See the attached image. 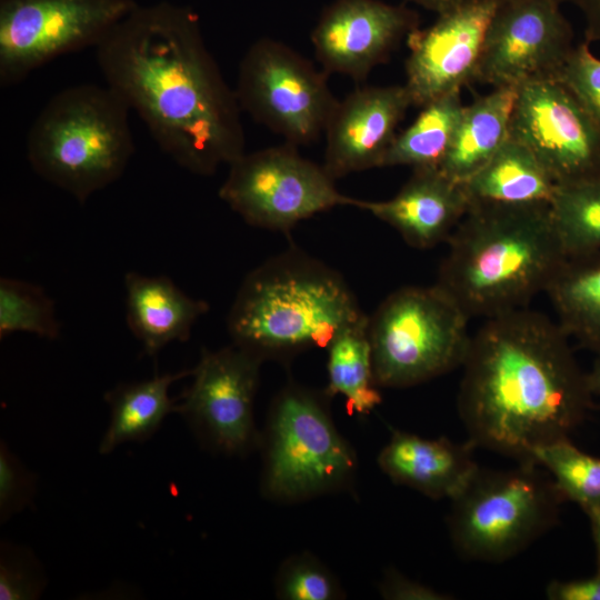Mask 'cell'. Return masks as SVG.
Listing matches in <instances>:
<instances>
[{
	"instance_id": "2e32d148",
	"label": "cell",
	"mask_w": 600,
	"mask_h": 600,
	"mask_svg": "<svg viewBox=\"0 0 600 600\" xmlns=\"http://www.w3.org/2000/svg\"><path fill=\"white\" fill-rule=\"evenodd\" d=\"M419 28L412 9L380 0H336L311 33L322 70L364 80L401 40Z\"/></svg>"
},
{
	"instance_id": "4fadbf2b",
	"label": "cell",
	"mask_w": 600,
	"mask_h": 600,
	"mask_svg": "<svg viewBox=\"0 0 600 600\" xmlns=\"http://www.w3.org/2000/svg\"><path fill=\"white\" fill-rule=\"evenodd\" d=\"M509 137L524 144L557 184L600 179V126L558 79L517 87Z\"/></svg>"
},
{
	"instance_id": "5b68a950",
	"label": "cell",
	"mask_w": 600,
	"mask_h": 600,
	"mask_svg": "<svg viewBox=\"0 0 600 600\" xmlns=\"http://www.w3.org/2000/svg\"><path fill=\"white\" fill-rule=\"evenodd\" d=\"M129 110L108 86L84 83L56 93L30 128V166L84 203L122 176L134 152Z\"/></svg>"
},
{
	"instance_id": "8d00e7d4",
	"label": "cell",
	"mask_w": 600,
	"mask_h": 600,
	"mask_svg": "<svg viewBox=\"0 0 600 600\" xmlns=\"http://www.w3.org/2000/svg\"><path fill=\"white\" fill-rule=\"evenodd\" d=\"M430 11H433L436 12L437 14H440L453 7H456L457 4H459L460 2H462L463 0H410Z\"/></svg>"
},
{
	"instance_id": "ffe728a7",
	"label": "cell",
	"mask_w": 600,
	"mask_h": 600,
	"mask_svg": "<svg viewBox=\"0 0 600 600\" xmlns=\"http://www.w3.org/2000/svg\"><path fill=\"white\" fill-rule=\"evenodd\" d=\"M127 323L148 356H156L172 341H187L196 321L209 304L193 299L166 277L137 272L124 276Z\"/></svg>"
},
{
	"instance_id": "4316f807",
	"label": "cell",
	"mask_w": 600,
	"mask_h": 600,
	"mask_svg": "<svg viewBox=\"0 0 600 600\" xmlns=\"http://www.w3.org/2000/svg\"><path fill=\"white\" fill-rule=\"evenodd\" d=\"M550 210L567 258L600 251V179L557 184Z\"/></svg>"
},
{
	"instance_id": "277c9868",
	"label": "cell",
	"mask_w": 600,
	"mask_h": 600,
	"mask_svg": "<svg viewBox=\"0 0 600 600\" xmlns=\"http://www.w3.org/2000/svg\"><path fill=\"white\" fill-rule=\"evenodd\" d=\"M364 317L338 271L293 247L249 272L227 329L233 344L262 361L287 362L327 348L340 330Z\"/></svg>"
},
{
	"instance_id": "d4e9b609",
	"label": "cell",
	"mask_w": 600,
	"mask_h": 600,
	"mask_svg": "<svg viewBox=\"0 0 600 600\" xmlns=\"http://www.w3.org/2000/svg\"><path fill=\"white\" fill-rule=\"evenodd\" d=\"M369 317L340 330L327 346L328 387L331 398L344 397L350 413L369 414L382 401L376 381Z\"/></svg>"
},
{
	"instance_id": "ba28073f",
	"label": "cell",
	"mask_w": 600,
	"mask_h": 600,
	"mask_svg": "<svg viewBox=\"0 0 600 600\" xmlns=\"http://www.w3.org/2000/svg\"><path fill=\"white\" fill-rule=\"evenodd\" d=\"M469 319L437 284L389 294L369 317L378 386L412 387L462 366L471 341Z\"/></svg>"
},
{
	"instance_id": "8fae6325",
	"label": "cell",
	"mask_w": 600,
	"mask_h": 600,
	"mask_svg": "<svg viewBox=\"0 0 600 600\" xmlns=\"http://www.w3.org/2000/svg\"><path fill=\"white\" fill-rule=\"evenodd\" d=\"M134 0H0V84L13 86L49 61L97 47Z\"/></svg>"
},
{
	"instance_id": "4dcf8cb0",
	"label": "cell",
	"mask_w": 600,
	"mask_h": 600,
	"mask_svg": "<svg viewBox=\"0 0 600 600\" xmlns=\"http://www.w3.org/2000/svg\"><path fill=\"white\" fill-rule=\"evenodd\" d=\"M46 586L43 571L33 554L14 544L1 543L0 599H37Z\"/></svg>"
},
{
	"instance_id": "1f68e13d",
	"label": "cell",
	"mask_w": 600,
	"mask_h": 600,
	"mask_svg": "<svg viewBox=\"0 0 600 600\" xmlns=\"http://www.w3.org/2000/svg\"><path fill=\"white\" fill-rule=\"evenodd\" d=\"M558 80L600 126V59L592 54L588 41L572 48Z\"/></svg>"
},
{
	"instance_id": "8992f818",
	"label": "cell",
	"mask_w": 600,
	"mask_h": 600,
	"mask_svg": "<svg viewBox=\"0 0 600 600\" xmlns=\"http://www.w3.org/2000/svg\"><path fill=\"white\" fill-rule=\"evenodd\" d=\"M329 398L294 382L274 397L259 440L266 498L294 503L352 488L357 454L334 424Z\"/></svg>"
},
{
	"instance_id": "83f0119b",
	"label": "cell",
	"mask_w": 600,
	"mask_h": 600,
	"mask_svg": "<svg viewBox=\"0 0 600 600\" xmlns=\"http://www.w3.org/2000/svg\"><path fill=\"white\" fill-rule=\"evenodd\" d=\"M530 461L549 472L564 501L577 503L587 516L600 511V458L564 438L536 448Z\"/></svg>"
},
{
	"instance_id": "44dd1931",
	"label": "cell",
	"mask_w": 600,
	"mask_h": 600,
	"mask_svg": "<svg viewBox=\"0 0 600 600\" xmlns=\"http://www.w3.org/2000/svg\"><path fill=\"white\" fill-rule=\"evenodd\" d=\"M516 97L517 88L498 87L463 107L439 164L446 176L462 183L489 161L509 136Z\"/></svg>"
},
{
	"instance_id": "f1b7e54d",
	"label": "cell",
	"mask_w": 600,
	"mask_h": 600,
	"mask_svg": "<svg viewBox=\"0 0 600 600\" xmlns=\"http://www.w3.org/2000/svg\"><path fill=\"white\" fill-rule=\"evenodd\" d=\"M53 300L40 287L14 278L0 279V338L29 332L49 340L60 336Z\"/></svg>"
},
{
	"instance_id": "5bb4252c",
	"label": "cell",
	"mask_w": 600,
	"mask_h": 600,
	"mask_svg": "<svg viewBox=\"0 0 600 600\" xmlns=\"http://www.w3.org/2000/svg\"><path fill=\"white\" fill-rule=\"evenodd\" d=\"M572 38L558 0L498 3L474 80L493 88H517L529 81L558 79L574 47Z\"/></svg>"
},
{
	"instance_id": "d590c367",
	"label": "cell",
	"mask_w": 600,
	"mask_h": 600,
	"mask_svg": "<svg viewBox=\"0 0 600 600\" xmlns=\"http://www.w3.org/2000/svg\"><path fill=\"white\" fill-rule=\"evenodd\" d=\"M573 4L584 20L586 41H600V0H558Z\"/></svg>"
},
{
	"instance_id": "e0dca14e",
	"label": "cell",
	"mask_w": 600,
	"mask_h": 600,
	"mask_svg": "<svg viewBox=\"0 0 600 600\" xmlns=\"http://www.w3.org/2000/svg\"><path fill=\"white\" fill-rule=\"evenodd\" d=\"M412 106L403 86L364 87L338 101L327 123L323 168L334 180L381 167Z\"/></svg>"
},
{
	"instance_id": "30bf717a",
	"label": "cell",
	"mask_w": 600,
	"mask_h": 600,
	"mask_svg": "<svg viewBox=\"0 0 600 600\" xmlns=\"http://www.w3.org/2000/svg\"><path fill=\"white\" fill-rule=\"evenodd\" d=\"M234 92L241 110L296 147L324 133L338 103L323 70L270 38L254 41L244 53Z\"/></svg>"
},
{
	"instance_id": "7a4b0ae2",
	"label": "cell",
	"mask_w": 600,
	"mask_h": 600,
	"mask_svg": "<svg viewBox=\"0 0 600 600\" xmlns=\"http://www.w3.org/2000/svg\"><path fill=\"white\" fill-rule=\"evenodd\" d=\"M561 327L526 308L486 319L462 363L458 411L476 447L530 461L569 438L593 408Z\"/></svg>"
},
{
	"instance_id": "f546056e",
	"label": "cell",
	"mask_w": 600,
	"mask_h": 600,
	"mask_svg": "<svg viewBox=\"0 0 600 600\" xmlns=\"http://www.w3.org/2000/svg\"><path fill=\"white\" fill-rule=\"evenodd\" d=\"M276 596L282 600H337L344 592L334 574L316 557L301 553L286 559L276 581Z\"/></svg>"
},
{
	"instance_id": "d6986e66",
	"label": "cell",
	"mask_w": 600,
	"mask_h": 600,
	"mask_svg": "<svg viewBox=\"0 0 600 600\" xmlns=\"http://www.w3.org/2000/svg\"><path fill=\"white\" fill-rule=\"evenodd\" d=\"M468 440L456 443L446 437L426 439L396 430L378 456V464L394 483L412 488L431 499H454L479 470Z\"/></svg>"
},
{
	"instance_id": "9a60e30c",
	"label": "cell",
	"mask_w": 600,
	"mask_h": 600,
	"mask_svg": "<svg viewBox=\"0 0 600 600\" xmlns=\"http://www.w3.org/2000/svg\"><path fill=\"white\" fill-rule=\"evenodd\" d=\"M497 7L496 0H463L409 34L404 87L412 106L423 107L474 80Z\"/></svg>"
},
{
	"instance_id": "9c48e42d",
	"label": "cell",
	"mask_w": 600,
	"mask_h": 600,
	"mask_svg": "<svg viewBox=\"0 0 600 600\" xmlns=\"http://www.w3.org/2000/svg\"><path fill=\"white\" fill-rule=\"evenodd\" d=\"M219 197L247 223L290 232L300 221L338 206H356L323 166L287 143L243 153L229 164Z\"/></svg>"
},
{
	"instance_id": "7402d4cb",
	"label": "cell",
	"mask_w": 600,
	"mask_h": 600,
	"mask_svg": "<svg viewBox=\"0 0 600 600\" xmlns=\"http://www.w3.org/2000/svg\"><path fill=\"white\" fill-rule=\"evenodd\" d=\"M462 184L470 203L493 204H550L557 187L534 154L509 136Z\"/></svg>"
},
{
	"instance_id": "3957f363",
	"label": "cell",
	"mask_w": 600,
	"mask_h": 600,
	"mask_svg": "<svg viewBox=\"0 0 600 600\" xmlns=\"http://www.w3.org/2000/svg\"><path fill=\"white\" fill-rule=\"evenodd\" d=\"M448 243L436 284L469 318L524 308L567 259L549 203H470Z\"/></svg>"
},
{
	"instance_id": "cb8c5ba5",
	"label": "cell",
	"mask_w": 600,
	"mask_h": 600,
	"mask_svg": "<svg viewBox=\"0 0 600 600\" xmlns=\"http://www.w3.org/2000/svg\"><path fill=\"white\" fill-rule=\"evenodd\" d=\"M546 292L564 333L600 352V251L568 257Z\"/></svg>"
},
{
	"instance_id": "52a82bcc",
	"label": "cell",
	"mask_w": 600,
	"mask_h": 600,
	"mask_svg": "<svg viewBox=\"0 0 600 600\" xmlns=\"http://www.w3.org/2000/svg\"><path fill=\"white\" fill-rule=\"evenodd\" d=\"M451 502L448 527L456 550L501 562L552 528L564 499L543 467L523 461L506 470L479 468Z\"/></svg>"
},
{
	"instance_id": "74e56055",
	"label": "cell",
	"mask_w": 600,
	"mask_h": 600,
	"mask_svg": "<svg viewBox=\"0 0 600 600\" xmlns=\"http://www.w3.org/2000/svg\"><path fill=\"white\" fill-rule=\"evenodd\" d=\"M596 549L597 572H600V511L588 514Z\"/></svg>"
},
{
	"instance_id": "e575fe53",
	"label": "cell",
	"mask_w": 600,
	"mask_h": 600,
	"mask_svg": "<svg viewBox=\"0 0 600 600\" xmlns=\"http://www.w3.org/2000/svg\"><path fill=\"white\" fill-rule=\"evenodd\" d=\"M550 600H600V572L569 581H551L546 589Z\"/></svg>"
},
{
	"instance_id": "ac0fdd59",
	"label": "cell",
	"mask_w": 600,
	"mask_h": 600,
	"mask_svg": "<svg viewBox=\"0 0 600 600\" xmlns=\"http://www.w3.org/2000/svg\"><path fill=\"white\" fill-rule=\"evenodd\" d=\"M463 184L439 168L413 169L399 192L381 201L357 199L359 209L392 227L413 248L429 249L448 241L468 211Z\"/></svg>"
},
{
	"instance_id": "ab89813d",
	"label": "cell",
	"mask_w": 600,
	"mask_h": 600,
	"mask_svg": "<svg viewBox=\"0 0 600 600\" xmlns=\"http://www.w3.org/2000/svg\"><path fill=\"white\" fill-rule=\"evenodd\" d=\"M498 3H503V2H508V1H512V0H496Z\"/></svg>"
},
{
	"instance_id": "f35d334b",
	"label": "cell",
	"mask_w": 600,
	"mask_h": 600,
	"mask_svg": "<svg viewBox=\"0 0 600 600\" xmlns=\"http://www.w3.org/2000/svg\"><path fill=\"white\" fill-rule=\"evenodd\" d=\"M587 380L591 393L593 396H600V352L597 353L590 371L587 372Z\"/></svg>"
},
{
	"instance_id": "d6a6232c",
	"label": "cell",
	"mask_w": 600,
	"mask_h": 600,
	"mask_svg": "<svg viewBox=\"0 0 600 600\" xmlns=\"http://www.w3.org/2000/svg\"><path fill=\"white\" fill-rule=\"evenodd\" d=\"M37 479L12 453L8 446L0 444V520L6 522L31 504Z\"/></svg>"
},
{
	"instance_id": "6da1fadb",
	"label": "cell",
	"mask_w": 600,
	"mask_h": 600,
	"mask_svg": "<svg viewBox=\"0 0 600 600\" xmlns=\"http://www.w3.org/2000/svg\"><path fill=\"white\" fill-rule=\"evenodd\" d=\"M96 52L107 86L181 168L211 176L244 153L236 92L207 49L190 7L138 4Z\"/></svg>"
},
{
	"instance_id": "603a6c76",
	"label": "cell",
	"mask_w": 600,
	"mask_h": 600,
	"mask_svg": "<svg viewBox=\"0 0 600 600\" xmlns=\"http://www.w3.org/2000/svg\"><path fill=\"white\" fill-rule=\"evenodd\" d=\"M191 370L154 374L151 379L119 383L104 394L110 407V423L100 441L99 452L108 454L126 442H143L152 437L166 417L177 412L178 402L169 388Z\"/></svg>"
},
{
	"instance_id": "836d02e7",
	"label": "cell",
	"mask_w": 600,
	"mask_h": 600,
	"mask_svg": "<svg viewBox=\"0 0 600 600\" xmlns=\"http://www.w3.org/2000/svg\"><path fill=\"white\" fill-rule=\"evenodd\" d=\"M380 594L389 600H446L450 596L413 581L398 571L389 570L379 587Z\"/></svg>"
},
{
	"instance_id": "484cf974",
	"label": "cell",
	"mask_w": 600,
	"mask_h": 600,
	"mask_svg": "<svg viewBox=\"0 0 600 600\" xmlns=\"http://www.w3.org/2000/svg\"><path fill=\"white\" fill-rule=\"evenodd\" d=\"M463 107L461 90L423 106L416 120L394 137L381 167L439 168L451 144Z\"/></svg>"
},
{
	"instance_id": "7c38bea8",
	"label": "cell",
	"mask_w": 600,
	"mask_h": 600,
	"mask_svg": "<svg viewBox=\"0 0 600 600\" xmlns=\"http://www.w3.org/2000/svg\"><path fill=\"white\" fill-rule=\"evenodd\" d=\"M262 363L233 343L216 351L202 348L177 412L208 450L243 456L259 444L253 404Z\"/></svg>"
}]
</instances>
